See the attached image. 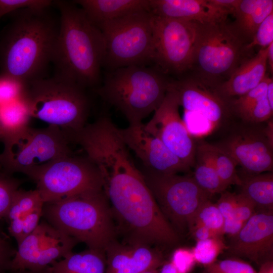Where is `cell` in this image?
<instances>
[{"label": "cell", "instance_id": "obj_9", "mask_svg": "<svg viewBox=\"0 0 273 273\" xmlns=\"http://www.w3.org/2000/svg\"><path fill=\"white\" fill-rule=\"evenodd\" d=\"M28 177L35 183L44 204L103 190L101 173L86 156L70 154L59 158Z\"/></svg>", "mask_w": 273, "mask_h": 273}, {"label": "cell", "instance_id": "obj_50", "mask_svg": "<svg viewBox=\"0 0 273 273\" xmlns=\"http://www.w3.org/2000/svg\"><path fill=\"white\" fill-rule=\"evenodd\" d=\"M11 273H50V271H49V267L48 268L44 270L37 271H31V270H20L11 271Z\"/></svg>", "mask_w": 273, "mask_h": 273}, {"label": "cell", "instance_id": "obj_19", "mask_svg": "<svg viewBox=\"0 0 273 273\" xmlns=\"http://www.w3.org/2000/svg\"><path fill=\"white\" fill-rule=\"evenodd\" d=\"M267 49L261 48L255 56L243 61L226 80L211 89L227 103L256 87L266 76Z\"/></svg>", "mask_w": 273, "mask_h": 273}, {"label": "cell", "instance_id": "obj_38", "mask_svg": "<svg viewBox=\"0 0 273 273\" xmlns=\"http://www.w3.org/2000/svg\"><path fill=\"white\" fill-rule=\"evenodd\" d=\"M53 5L49 0H0V20L6 14L24 9H44Z\"/></svg>", "mask_w": 273, "mask_h": 273}, {"label": "cell", "instance_id": "obj_42", "mask_svg": "<svg viewBox=\"0 0 273 273\" xmlns=\"http://www.w3.org/2000/svg\"><path fill=\"white\" fill-rule=\"evenodd\" d=\"M16 250L0 229V273L9 270Z\"/></svg>", "mask_w": 273, "mask_h": 273}, {"label": "cell", "instance_id": "obj_29", "mask_svg": "<svg viewBox=\"0 0 273 273\" xmlns=\"http://www.w3.org/2000/svg\"><path fill=\"white\" fill-rule=\"evenodd\" d=\"M224 218L216 203L210 200L205 201L198 209L188 225V229L196 225H202L219 236L224 234Z\"/></svg>", "mask_w": 273, "mask_h": 273}, {"label": "cell", "instance_id": "obj_49", "mask_svg": "<svg viewBox=\"0 0 273 273\" xmlns=\"http://www.w3.org/2000/svg\"><path fill=\"white\" fill-rule=\"evenodd\" d=\"M258 273H273L272 261H268L261 264Z\"/></svg>", "mask_w": 273, "mask_h": 273}, {"label": "cell", "instance_id": "obj_31", "mask_svg": "<svg viewBox=\"0 0 273 273\" xmlns=\"http://www.w3.org/2000/svg\"><path fill=\"white\" fill-rule=\"evenodd\" d=\"M269 77L266 76L263 80L256 87L245 94L227 102L234 118H238L248 108L257 102L266 98V89Z\"/></svg>", "mask_w": 273, "mask_h": 273}, {"label": "cell", "instance_id": "obj_36", "mask_svg": "<svg viewBox=\"0 0 273 273\" xmlns=\"http://www.w3.org/2000/svg\"><path fill=\"white\" fill-rule=\"evenodd\" d=\"M183 120L189 132L193 138L202 137L215 130L211 122L193 112L184 110Z\"/></svg>", "mask_w": 273, "mask_h": 273}, {"label": "cell", "instance_id": "obj_12", "mask_svg": "<svg viewBox=\"0 0 273 273\" xmlns=\"http://www.w3.org/2000/svg\"><path fill=\"white\" fill-rule=\"evenodd\" d=\"M235 119L215 144L232 157L248 175L273 170V145L265 131L266 122L254 123Z\"/></svg>", "mask_w": 273, "mask_h": 273}, {"label": "cell", "instance_id": "obj_46", "mask_svg": "<svg viewBox=\"0 0 273 273\" xmlns=\"http://www.w3.org/2000/svg\"><path fill=\"white\" fill-rule=\"evenodd\" d=\"M266 98L270 107L273 109V79L272 77H269L268 78L266 89Z\"/></svg>", "mask_w": 273, "mask_h": 273}, {"label": "cell", "instance_id": "obj_11", "mask_svg": "<svg viewBox=\"0 0 273 273\" xmlns=\"http://www.w3.org/2000/svg\"><path fill=\"white\" fill-rule=\"evenodd\" d=\"M198 22L153 15L152 62L163 73H181L192 67Z\"/></svg>", "mask_w": 273, "mask_h": 273}, {"label": "cell", "instance_id": "obj_6", "mask_svg": "<svg viewBox=\"0 0 273 273\" xmlns=\"http://www.w3.org/2000/svg\"><path fill=\"white\" fill-rule=\"evenodd\" d=\"M152 18L149 11H142L97 26L105 43L103 66L112 70L152 62Z\"/></svg>", "mask_w": 273, "mask_h": 273}, {"label": "cell", "instance_id": "obj_45", "mask_svg": "<svg viewBox=\"0 0 273 273\" xmlns=\"http://www.w3.org/2000/svg\"><path fill=\"white\" fill-rule=\"evenodd\" d=\"M216 6L226 10L233 14L239 0H210Z\"/></svg>", "mask_w": 273, "mask_h": 273}, {"label": "cell", "instance_id": "obj_28", "mask_svg": "<svg viewBox=\"0 0 273 273\" xmlns=\"http://www.w3.org/2000/svg\"><path fill=\"white\" fill-rule=\"evenodd\" d=\"M44 203L37 189H19L15 193L5 219L9 221L22 217Z\"/></svg>", "mask_w": 273, "mask_h": 273}, {"label": "cell", "instance_id": "obj_18", "mask_svg": "<svg viewBox=\"0 0 273 273\" xmlns=\"http://www.w3.org/2000/svg\"><path fill=\"white\" fill-rule=\"evenodd\" d=\"M154 16L201 24L226 21L230 12L210 0H149Z\"/></svg>", "mask_w": 273, "mask_h": 273}, {"label": "cell", "instance_id": "obj_43", "mask_svg": "<svg viewBox=\"0 0 273 273\" xmlns=\"http://www.w3.org/2000/svg\"><path fill=\"white\" fill-rule=\"evenodd\" d=\"M43 205L37 207L24 216L19 218L21 222L24 239L32 233L39 224L40 219L42 217Z\"/></svg>", "mask_w": 273, "mask_h": 273}, {"label": "cell", "instance_id": "obj_48", "mask_svg": "<svg viewBox=\"0 0 273 273\" xmlns=\"http://www.w3.org/2000/svg\"><path fill=\"white\" fill-rule=\"evenodd\" d=\"M267 66L269 67V70L272 74L273 71V42L268 46L267 53Z\"/></svg>", "mask_w": 273, "mask_h": 273}, {"label": "cell", "instance_id": "obj_44", "mask_svg": "<svg viewBox=\"0 0 273 273\" xmlns=\"http://www.w3.org/2000/svg\"><path fill=\"white\" fill-rule=\"evenodd\" d=\"M189 230L197 241L220 237L214 231L202 225L192 226Z\"/></svg>", "mask_w": 273, "mask_h": 273}, {"label": "cell", "instance_id": "obj_22", "mask_svg": "<svg viewBox=\"0 0 273 273\" xmlns=\"http://www.w3.org/2000/svg\"><path fill=\"white\" fill-rule=\"evenodd\" d=\"M106 269L105 251L89 248L72 252L49 267L50 273H105Z\"/></svg>", "mask_w": 273, "mask_h": 273}, {"label": "cell", "instance_id": "obj_53", "mask_svg": "<svg viewBox=\"0 0 273 273\" xmlns=\"http://www.w3.org/2000/svg\"><path fill=\"white\" fill-rule=\"evenodd\" d=\"M0 139H1V138H0Z\"/></svg>", "mask_w": 273, "mask_h": 273}, {"label": "cell", "instance_id": "obj_34", "mask_svg": "<svg viewBox=\"0 0 273 273\" xmlns=\"http://www.w3.org/2000/svg\"><path fill=\"white\" fill-rule=\"evenodd\" d=\"M22 183L23 180L0 167V221L5 218L13 196Z\"/></svg>", "mask_w": 273, "mask_h": 273}, {"label": "cell", "instance_id": "obj_20", "mask_svg": "<svg viewBox=\"0 0 273 273\" xmlns=\"http://www.w3.org/2000/svg\"><path fill=\"white\" fill-rule=\"evenodd\" d=\"M82 10L96 27L101 23L133 13L149 11V0H77L73 1Z\"/></svg>", "mask_w": 273, "mask_h": 273}, {"label": "cell", "instance_id": "obj_40", "mask_svg": "<svg viewBox=\"0 0 273 273\" xmlns=\"http://www.w3.org/2000/svg\"><path fill=\"white\" fill-rule=\"evenodd\" d=\"M171 262L181 273L189 272L196 263L192 250L185 248L176 249L172 254Z\"/></svg>", "mask_w": 273, "mask_h": 273}, {"label": "cell", "instance_id": "obj_37", "mask_svg": "<svg viewBox=\"0 0 273 273\" xmlns=\"http://www.w3.org/2000/svg\"><path fill=\"white\" fill-rule=\"evenodd\" d=\"M205 273H257L249 264L240 260L227 259L206 266Z\"/></svg>", "mask_w": 273, "mask_h": 273}, {"label": "cell", "instance_id": "obj_13", "mask_svg": "<svg viewBox=\"0 0 273 273\" xmlns=\"http://www.w3.org/2000/svg\"><path fill=\"white\" fill-rule=\"evenodd\" d=\"M78 243L44 219L17 245L9 270H44L72 252Z\"/></svg>", "mask_w": 273, "mask_h": 273}, {"label": "cell", "instance_id": "obj_17", "mask_svg": "<svg viewBox=\"0 0 273 273\" xmlns=\"http://www.w3.org/2000/svg\"><path fill=\"white\" fill-rule=\"evenodd\" d=\"M232 237L230 251L234 255L260 265L272 260V211L255 213Z\"/></svg>", "mask_w": 273, "mask_h": 273}, {"label": "cell", "instance_id": "obj_5", "mask_svg": "<svg viewBox=\"0 0 273 273\" xmlns=\"http://www.w3.org/2000/svg\"><path fill=\"white\" fill-rule=\"evenodd\" d=\"M23 100L32 118L59 128L66 134L86 124L89 99L78 84L55 76L27 83Z\"/></svg>", "mask_w": 273, "mask_h": 273}, {"label": "cell", "instance_id": "obj_33", "mask_svg": "<svg viewBox=\"0 0 273 273\" xmlns=\"http://www.w3.org/2000/svg\"><path fill=\"white\" fill-rule=\"evenodd\" d=\"M225 247L220 237H216L197 241L192 252L196 262L207 266L215 261Z\"/></svg>", "mask_w": 273, "mask_h": 273}, {"label": "cell", "instance_id": "obj_15", "mask_svg": "<svg viewBox=\"0 0 273 273\" xmlns=\"http://www.w3.org/2000/svg\"><path fill=\"white\" fill-rule=\"evenodd\" d=\"M209 87L193 79L169 81L168 85L184 110L205 118L215 130L224 129L234 118L228 103Z\"/></svg>", "mask_w": 273, "mask_h": 273}, {"label": "cell", "instance_id": "obj_16", "mask_svg": "<svg viewBox=\"0 0 273 273\" xmlns=\"http://www.w3.org/2000/svg\"><path fill=\"white\" fill-rule=\"evenodd\" d=\"M123 142L142 162L143 167L163 174L189 172L191 168L182 162L157 138L148 132L145 124H129L119 128Z\"/></svg>", "mask_w": 273, "mask_h": 273}, {"label": "cell", "instance_id": "obj_8", "mask_svg": "<svg viewBox=\"0 0 273 273\" xmlns=\"http://www.w3.org/2000/svg\"><path fill=\"white\" fill-rule=\"evenodd\" d=\"M246 44L226 21L198 23L192 67L205 78L202 82L213 88L217 79L229 77L242 62Z\"/></svg>", "mask_w": 273, "mask_h": 273}, {"label": "cell", "instance_id": "obj_14", "mask_svg": "<svg viewBox=\"0 0 273 273\" xmlns=\"http://www.w3.org/2000/svg\"><path fill=\"white\" fill-rule=\"evenodd\" d=\"M179 107L175 94L167 87L163 101L145 127L191 168L195 163L197 143L180 116Z\"/></svg>", "mask_w": 273, "mask_h": 273}, {"label": "cell", "instance_id": "obj_10", "mask_svg": "<svg viewBox=\"0 0 273 273\" xmlns=\"http://www.w3.org/2000/svg\"><path fill=\"white\" fill-rule=\"evenodd\" d=\"M141 171L158 206L174 229L188 228L200 207L211 197L190 174H163L144 167Z\"/></svg>", "mask_w": 273, "mask_h": 273}, {"label": "cell", "instance_id": "obj_23", "mask_svg": "<svg viewBox=\"0 0 273 273\" xmlns=\"http://www.w3.org/2000/svg\"><path fill=\"white\" fill-rule=\"evenodd\" d=\"M242 179L241 193L255 205L258 212L273 210V173L248 175Z\"/></svg>", "mask_w": 273, "mask_h": 273}, {"label": "cell", "instance_id": "obj_30", "mask_svg": "<svg viewBox=\"0 0 273 273\" xmlns=\"http://www.w3.org/2000/svg\"><path fill=\"white\" fill-rule=\"evenodd\" d=\"M254 204L241 193L237 194V203L232 216L224 220V234L233 237L242 228L250 218L256 213Z\"/></svg>", "mask_w": 273, "mask_h": 273}, {"label": "cell", "instance_id": "obj_21", "mask_svg": "<svg viewBox=\"0 0 273 273\" xmlns=\"http://www.w3.org/2000/svg\"><path fill=\"white\" fill-rule=\"evenodd\" d=\"M272 12V0H239L233 13L235 21L230 25L247 44L261 23Z\"/></svg>", "mask_w": 273, "mask_h": 273}, {"label": "cell", "instance_id": "obj_27", "mask_svg": "<svg viewBox=\"0 0 273 273\" xmlns=\"http://www.w3.org/2000/svg\"><path fill=\"white\" fill-rule=\"evenodd\" d=\"M105 273H138L134 266L131 245L117 240L106 249Z\"/></svg>", "mask_w": 273, "mask_h": 273}, {"label": "cell", "instance_id": "obj_35", "mask_svg": "<svg viewBox=\"0 0 273 273\" xmlns=\"http://www.w3.org/2000/svg\"><path fill=\"white\" fill-rule=\"evenodd\" d=\"M272 114L273 109L265 98L248 108L236 119L246 122L260 123L272 118Z\"/></svg>", "mask_w": 273, "mask_h": 273}, {"label": "cell", "instance_id": "obj_7", "mask_svg": "<svg viewBox=\"0 0 273 273\" xmlns=\"http://www.w3.org/2000/svg\"><path fill=\"white\" fill-rule=\"evenodd\" d=\"M2 142L4 147L0 164L12 174L20 172L29 176L39 167L71 154L66 134L51 125L41 128L29 126Z\"/></svg>", "mask_w": 273, "mask_h": 273}, {"label": "cell", "instance_id": "obj_3", "mask_svg": "<svg viewBox=\"0 0 273 273\" xmlns=\"http://www.w3.org/2000/svg\"><path fill=\"white\" fill-rule=\"evenodd\" d=\"M42 217L89 249L105 251L117 240L116 225L103 190L46 203Z\"/></svg>", "mask_w": 273, "mask_h": 273}, {"label": "cell", "instance_id": "obj_2", "mask_svg": "<svg viewBox=\"0 0 273 273\" xmlns=\"http://www.w3.org/2000/svg\"><path fill=\"white\" fill-rule=\"evenodd\" d=\"M60 12L59 34L52 62L57 76L85 88L100 80L105 55L101 30L73 1H53Z\"/></svg>", "mask_w": 273, "mask_h": 273}, {"label": "cell", "instance_id": "obj_32", "mask_svg": "<svg viewBox=\"0 0 273 273\" xmlns=\"http://www.w3.org/2000/svg\"><path fill=\"white\" fill-rule=\"evenodd\" d=\"M27 82L15 77L0 73V107L23 98Z\"/></svg>", "mask_w": 273, "mask_h": 273}, {"label": "cell", "instance_id": "obj_26", "mask_svg": "<svg viewBox=\"0 0 273 273\" xmlns=\"http://www.w3.org/2000/svg\"><path fill=\"white\" fill-rule=\"evenodd\" d=\"M198 144L210 157L219 177L226 186L241 185L242 179L237 170V164L230 154L215 144L204 141Z\"/></svg>", "mask_w": 273, "mask_h": 273}, {"label": "cell", "instance_id": "obj_1", "mask_svg": "<svg viewBox=\"0 0 273 273\" xmlns=\"http://www.w3.org/2000/svg\"><path fill=\"white\" fill-rule=\"evenodd\" d=\"M48 9L13 13L0 37L2 72L27 83L43 77L52 62L59 30V23Z\"/></svg>", "mask_w": 273, "mask_h": 273}, {"label": "cell", "instance_id": "obj_51", "mask_svg": "<svg viewBox=\"0 0 273 273\" xmlns=\"http://www.w3.org/2000/svg\"><path fill=\"white\" fill-rule=\"evenodd\" d=\"M158 272L159 271H158V269H155V270H151L144 271L141 273H158Z\"/></svg>", "mask_w": 273, "mask_h": 273}, {"label": "cell", "instance_id": "obj_47", "mask_svg": "<svg viewBox=\"0 0 273 273\" xmlns=\"http://www.w3.org/2000/svg\"><path fill=\"white\" fill-rule=\"evenodd\" d=\"M161 266L162 268L158 273H181L171 262L164 263Z\"/></svg>", "mask_w": 273, "mask_h": 273}, {"label": "cell", "instance_id": "obj_41", "mask_svg": "<svg viewBox=\"0 0 273 273\" xmlns=\"http://www.w3.org/2000/svg\"><path fill=\"white\" fill-rule=\"evenodd\" d=\"M220 194L216 205L222 215L224 220H226L232 216L235 210L237 194L225 191Z\"/></svg>", "mask_w": 273, "mask_h": 273}, {"label": "cell", "instance_id": "obj_39", "mask_svg": "<svg viewBox=\"0 0 273 273\" xmlns=\"http://www.w3.org/2000/svg\"><path fill=\"white\" fill-rule=\"evenodd\" d=\"M273 42V12L261 23L251 41L245 47V51L251 50L256 46L266 48Z\"/></svg>", "mask_w": 273, "mask_h": 273}, {"label": "cell", "instance_id": "obj_25", "mask_svg": "<svg viewBox=\"0 0 273 273\" xmlns=\"http://www.w3.org/2000/svg\"><path fill=\"white\" fill-rule=\"evenodd\" d=\"M32 117L23 98L0 107V138L14 135L27 127Z\"/></svg>", "mask_w": 273, "mask_h": 273}, {"label": "cell", "instance_id": "obj_52", "mask_svg": "<svg viewBox=\"0 0 273 273\" xmlns=\"http://www.w3.org/2000/svg\"><path fill=\"white\" fill-rule=\"evenodd\" d=\"M0 142H1V139H0ZM0 167H2V166H1V164H0Z\"/></svg>", "mask_w": 273, "mask_h": 273}, {"label": "cell", "instance_id": "obj_24", "mask_svg": "<svg viewBox=\"0 0 273 273\" xmlns=\"http://www.w3.org/2000/svg\"><path fill=\"white\" fill-rule=\"evenodd\" d=\"M193 175L198 185L210 196L220 194L228 188L221 180L211 158L197 143Z\"/></svg>", "mask_w": 273, "mask_h": 273}, {"label": "cell", "instance_id": "obj_4", "mask_svg": "<svg viewBox=\"0 0 273 273\" xmlns=\"http://www.w3.org/2000/svg\"><path fill=\"white\" fill-rule=\"evenodd\" d=\"M169 80L158 68L131 65L110 70L97 92L129 124L142 123L163 101Z\"/></svg>", "mask_w": 273, "mask_h": 273}]
</instances>
